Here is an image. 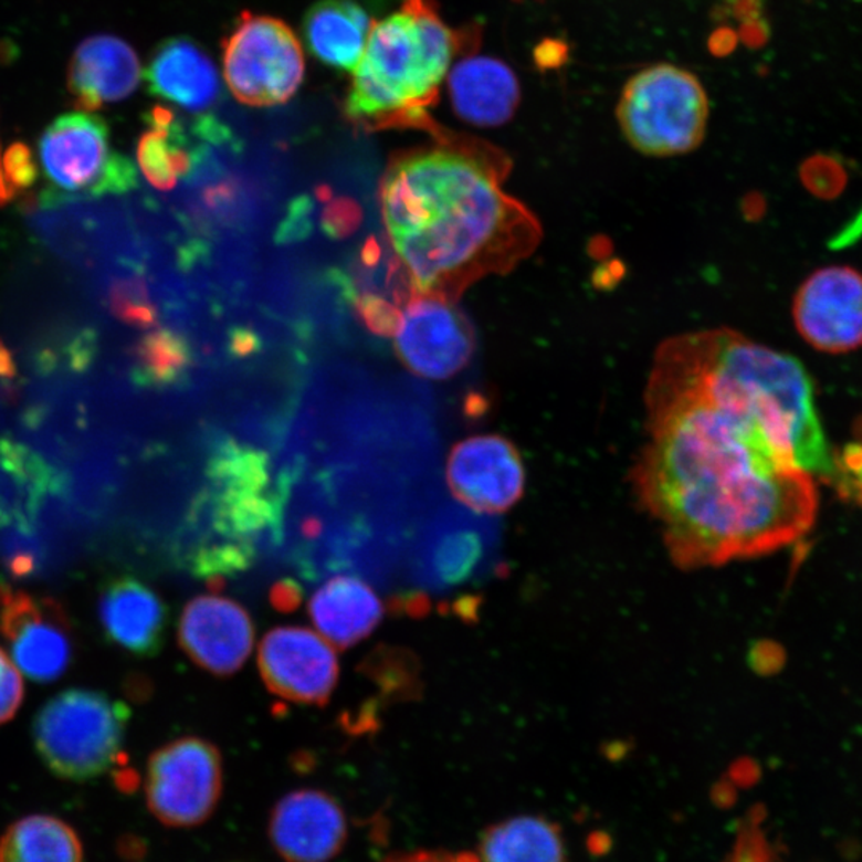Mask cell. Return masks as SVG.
Instances as JSON below:
<instances>
[{
    "label": "cell",
    "mask_w": 862,
    "mask_h": 862,
    "mask_svg": "<svg viewBox=\"0 0 862 862\" xmlns=\"http://www.w3.org/2000/svg\"><path fill=\"white\" fill-rule=\"evenodd\" d=\"M634 477L681 566H722L796 544L831 462L799 359L727 328L671 337L645 390Z\"/></svg>",
    "instance_id": "1"
},
{
    "label": "cell",
    "mask_w": 862,
    "mask_h": 862,
    "mask_svg": "<svg viewBox=\"0 0 862 862\" xmlns=\"http://www.w3.org/2000/svg\"><path fill=\"white\" fill-rule=\"evenodd\" d=\"M433 146L397 154L380 187L383 224L417 293L455 301L474 282L505 275L544 236L537 216L506 193L508 158L438 128Z\"/></svg>",
    "instance_id": "2"
},
{
    "label": "cell",
    "mask_w": 862,
    "mask_h": 862,
    "mask_svg": "<svg viewBox=\"0 0 862 862\" xmlns=\"http://www.w3.org/2000/svg\"><path fill=\"white\" fill-rule=\"evenodd\" d=\"M441 20L434 0H402L374 24L365 55L344 101L351 125L366 132L438 128L430 109L440 101L449 67L466 42Z\"/></svg>",
    "instance_id": "3"
},
{
    "label": "cell",
    "mask_w": 862,
    "mask_h": 862,
    "mask_svg": "<svg viewBox=\"0 0 862 862\" xmlns=\"http://www.w3.org/2000/svg\"><path fill=\"white\" fill-rule=\"evenodd\" d=\"M618 125L638 153L674 157L702 144L709 120V99L692 72L656 64L624 85L617 106Z\"/></svg>",
    "instance_id": "4"
},
{
    "label": "cell",
    "mask_w": 862,
    "mask_h": 862,
    "mask_svg": "<svg viewBox=\"0 0 862 862\" xmlns=\"http://www.w3.org/2000/svg\"><path fill=\"white\" fill-rule=\"evenodd\" d=\"M127 724L124 703L93 690H67L39 711L32 735L39 756L53 774L86 781L115 767Z\"/></svg>",
    "instance_id": "5"
},
{
    "label": "cell",
    "mask_w": 862,
    "mask_h": 862,
    "mask_svg": "<svg viewBox=\"0 0 862 862\" xmlns=\"http://www.w3.org/2000/svg\"><path fill=\"white\" fill-rule=\"evenodd\" d=\"M224 78L239 103L251 107L286 104L305 75L299 39L278 18L243 12L222 45Z\"/></svg>",
    "instance_id": "6"
},
{
    "label": "cell",
    "mask_w": 862,
    "mask_h": 862,
    "mask_svg": "<svg viewBox=\"0 0 862 862\" xmlns=\"http://www.w3.org/2000/svg\"><path fill=\"white\" fill-rule=\"evenodd\" d=\"M222 786L221 753L197 736L161 746L147 764V807L168 828L190 829L208 821L221 800Z\"/></svg>",
    "instance_id": "7"
},
{
    "label": "cell",
    "mask_w": 862,
    "mask_h": 862,
    "mask_svg": "<svg viewBox=\"0 0 862 862\" xmlns=\"http://www.w3.org/2000/svg\"><path fill=\"white\" fill-rule=\"evenodd\" d=\"M208 516L221 537L248 545L246 538L275 526L282 498L271 488L269 460L256 449L228 441L216 449L208 465Z\"/></svg>",
    "instance_id": "8"
},
{
    "label": "cell",
    "mask_w": 862,
    "mask_h": 862,
    "mask_svg": "<svg viewBox=\"0 0 862 862\" xmlns=\"http://www.w3.org/2000/svg\"><path fill=\"white\" fill-rule=\"evenodd\" d=\"M39 156L46 178L61 190L43 193V204L67 196L99 197L117 153L111 150L109 127L93 113L60 115L42 133Z\"/></svg>",
    "instance_id": "9"
},
{
    "label": "cell",
    "mask_w": 862,
    "mask_h": 862,
    "mask_svg": "<svg viewBox=\"0 0 862 862\" xmlns=\"http://www.w3.org/2000/svg\"><path fill=\"white\" fill-rule=\"evenodd\" d=\"M395 336L406 368L430 380L451 379L465 369L476 347L472 323L454 301L431 294L408 305Z\"/></svg>",
    "instance_id": "10"
},
{
    "label": "cell",
    "mask_w": 862,
    "mask_h": 862,
    "mask_svg": "<svg viewBox=\"0 0 862 862\" xmlns=\"http://www.w3.org/2000/svg\"><path fill=\"white\" fill-rule=\"evenodd\" d=\"M0 631L18 667L32 681H55L71 664V624L63 607L52 599L0 588Z\"/></svg>",
    "instance_id": "11"
},
{
    "label": "cell",
    "mask_w": 862,
    "mask_h": 862,
    "mask_svg": "<svg viewBox=\"0 0 862 862\" xmlns=\"http://www.w3.org/2000/svg\"><path fill=\"white\" fill-rule=\"evenodd\" d=\"M793 325L817 350L862 347V273L835 265L811 273L793 297Z\"/></svg>",
    "instance_id": "12"
},
{
    "label": "cell",
    "mask_w": 862,
    "mask_h": 862,
    "mask_svg": "<svg viewBox=\"0 0 862 862\" xmlns=\"http://www.w3.org/2000/svg\"><path fill=\"white\" fill-rule=\"evenodd\" d=\"M448 484L466 508L484 515L508 512L526 488L523 459L501 434H476L454 445L448 459Z\"/></svg>",
    "instance_id": "13"
},
{
    "label": "cell",
    "mask_w": 862,
    "mask_h": 862,
    "mask_svg": "<svg viewBox=\"0 0 862 862\" xmlns=\"http://www.w3.org/2000/svg\"><path fill=\"white\" fill-rule=\"evenodd\" d=\"M257 661L267 688L287 702L318 706L328 703L339 681L336 652L307 628L267 632L259 645Z\"/></svg>",
    "instance_id": "14"
},
{
    "label": "cell",
    "mask_w": 862,
    "mask_h": 862,
    "mask_svg": "<svg viewBox=\"0 0 862 862\" xmlns=\"http://www.w3.org/2000/svg\"><path fill=\"white\" fill-rule=\"evenodd\" d=\"M179 644L190 660L219 677L236 673L254 646V624L243 606L222 596H197L179 620Z\"/></svg>",
    "instance_id": "15"
},
{
    "label": "cell",
    "mask_w": 862,
    "mask_h": 862,
    "mask_svg": "<svg viewBox=\"0 0 862 862\" xmlns=\"http://www.w3.org/2000/svg\"><path fill=\"white\" fill-rule=\"evenodd\" d=\"M347 835L344 808L325 790L286 793L269 819V839L286 862H329L343 851Z\"/></svg>",
    "instance_id": "16"
},
{
    "label": "cell",
    "mask_w": 862,
    "mask_h": 862,
    "mask_svg": "<svg viewBox=\"0 0 862 862\" xmlns=\"http://www.w3.org/2000/svg\"><path fill=\"white\" fill-rule=\"evenodd\" d=\"M141 82V63L135 50L109 34L85 39L72 56L67 88L75 106L95 113L104 104L127 99Z\"/></svg>",
    "instance_id": "17"
},
{
    "label": "cell",
    "mask_w": 862,
    "mask_h": 862,
    "mask_svg": "<svg viewBox=\"0 0 862 862\" xmlns=\"http://www.w3.org/2000/svg\"><path fill=\"white\" fill-rule=\"evenodd\" d=\"M99 617L107 638L133 655L153 656L164 645L167 607L138 578L125 575L107 581Z\"/></svg>",
    "instance_id": "18"
},
{
    "label": "cell",
    "mask_w": 862,
    "mask_h": 862,
    "mask_svg": "<svg viewBox=\"0 0 862 862\" xmlns=\"http://www.w3.org/2000/svg\"><path fill=\"white\" fill-rule=\"evenodd\" d=\"M149 92L189 113L207 115L221 99V81L213 61L185 38L161 42L146 71Z\"/></svg>",
    "instance_id": "19"
},
{
    "label": "cell",
    "mask_w": 862,
    "mask_h": 862,
    "mask_svg": "<svg viewBox=\"0 0 862 862\" xmlns=\"http://www.w3.org/2000/svg\"><path fill=\"white\" fill-rule=\"evenodd\" d=\"M455 114L476 127H498L515 114L519 85L506 64L487 56L463 57L449 74Z\"/></svg>",
    "instance_id": "20"
},
{
    "label": "cell",
    "mask_w": 862,
    "mask_h": 862,
    "mask_svg": "<svg viewBox=\"0 0 862 862\" xmlns=\"http://www.w3.org/2000/svg\"><path fill=\"white\" fill-rule=\"evenodd\" d=\"M308 616L329 644L348 649L376 631L383 606L365 581L339 575L316 589L308 602Z\"/></svg>",
    "instance_id": "21"
},
{
    "label": "cell",
    "mask_w": 862,
    "mask_h": 862,
    "mask_svg": "<svg viewBox=\"0 0 862 862\" xmlns=\"http://www.w3.org/2000/svg\"><path fill=\"white\" fill-rule=\"evenodd\" d=\"M372 21L351 0H319L304 18L308 49L322 63L355 71L365 55Z\"/></svg>",
    "instance_id": "22"
},
{
    "label": "cell",
    "mask_w": 862,
    "mask_h": 862,
    "mask_svg": "<svg viewBox=\"0 0 862 862\" xmlns=\"http://www.w3.org/2000/svg\"><path fill=\"white\" fill-rule=\"evenodd\" d=\"M149 129L138 141V164L144 178L156 189H172L196 167L197 156L187 146L181 122L168 107L156 106L146 115Z\"/></svg>",
    "instance_id": "23"
},
{
    "label": "cell",
    "mask_w": 862,
    "mask_h": 862,
    "mask_svg": "<svg viewBox=\"0 0 862 862\" xmlns=\"http://www.w3.org/2000/svg\"><path fill=\"white\" fill-rule=\"evenodd\" d=\"M0 862H84V847L63 819L31 814L3 833Z\"/></svg>",
    "instance_id": "24"
},
{
    "label": "cell",
    "mask_w": 862,
    "mask_h": 862,
    "mask_svg": "<svg viewBox=\"0 0 862 862\" xmlns=\"http://www.w3.org/2000/svg\"><path fill=\"white\" fill-rule=\"evenodd\" d=\"M481 862H564L560 833L542 818H516L484 835Z\"/></svg>",
    "instance_id": "25"
},
{
    "label": "cell",
    "mask_w": 862,
    "mask_h": 862,
    "mask_svg": "<svg viewBox=\"0 0 862 862\" xmlns=\"http://www.w3.org/2000/svg\"><path fill=\"white\" fill-rule=\"evenodd\" d=\"M192 351L185 337L172 330L147 334L135 350L133 379L144 387L178 383L190 368Z\"/></svg>",
    "instance_id": "26"
},
{
    "label": "cell",
    "mask_w": 862,
    "mask_h": 862,
    "mask_svg": "<svg viewBox=\"0 0 862 862\" xmlns=\"http://www.w3.org/2000/svg\"><path fill=\"white\" fill-rule=\"evenodd\" d=\"M107 301L117 318L129 325L149 326L156 318L153 305L147 301L138 280L118 278L107 291Z\"/></svg>",
    "instance_id": "27"
},
{
    "label": "cell",
    "mask_w": 862,
    "mask_h": 862,
    "mask_svg": "<svg viewBox=\"0 0 862 862\" xmlns=\"http://www.w3.org/2000/svg\"><path fill=\"white\" fill-rule=\"evenodd\" d=\"M832 484L845 498L862 505V444H851L833 459Z\"/></svg>",
    "instance_id": "28"
},
{
    "label": "cell",
    "mask_w": 862,
    "mask_h": 862,
    "mask_svg": "<svg viewBox=\"0 0 862 862\" xmlns=\"http://www.w3.org/2000/svg\"><path fill=\"white\" fill-rule=\"evenodd\" d=\"M6 179L14 189H28L39 178V167L31 149L23 143H14L3 156Z\"/></svg>",
    "instance_id": "29"
},
{
    "label": "cell",
    "mask_w": 862,
    "mask_h": 862,
    "mask_svg": "<svg viewBox=\"0 0 862 862\" xmlns=\"http://www.w3.org/2000/svg\"><path fill=\"white\" fill-rule=\"evenodd\" d=\"M23 681L17 666L0 649V725L9 722L23 703Z\"/></svg>",
    "instance_id": "30"
},
{
    "label": "cell",
    "mask_w": 862,
    "mask_h": 862,
    "mask_svg": "<svg viewBox=\"0 0 862 862\" xmlns=\"http://www.w3.org/2000/svg\"><path fill=\"white\" fill-rule=\"evenodd\" d=\"M359 312L374 333L390 336L397 333L400 326L401 316L395 311L393 305L380 297L366 296L365 299L359 301Z\"/></svg>",
    "instance_id": "31"
},
{
    "label": "cell",
    "mask_w": 862,
    "mask_h": 862,
    "mask_svg": "<svg viewBox=\"0 0 862 862\" xmlns=\"http://www.w3.org/2000/svg\"><path fill=\"white\" fill-rule=\"evenodd\" d=\"M382 862H481L476 856L451 851H411V853L393 854Z\"/></svg>",
    "instance_id": "32"
},
{
    "label": "cell",
    "mask_w": 862,
    "mask_h": 862,
    "mask_svg": "<svg viewBox=\"0 0 862 862\" xmlns=\"http://www.w3.org/2000/svg\"><path fill=\"white\" fill-rule=\"evenodd\" d=\"M14 374H17V368H14L12 351L0 343V377L12 379Z\"/></svg>",
    "instance_id": "33"
},
{
    "label": "cell",
    "mask_w": 862,
    "mask_h": 862,
    "mask_svg": "<svg viewBox=\"0 0 862 862\" xmlns=\"http://www.w3.org/2000/svg\"><path fill=\"white\" fill-rule=\"evenodd\" d=\"M854 2H862V0H854Z\"/></svg>",
    "instance_id": "34"
}]
</instances>
